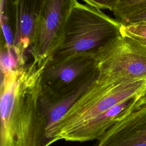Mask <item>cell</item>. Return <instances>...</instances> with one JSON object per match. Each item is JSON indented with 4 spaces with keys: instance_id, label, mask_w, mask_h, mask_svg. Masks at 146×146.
Listing matches in <instances>:
<instances>
[{
    "instance_id": "1",
    "label": "cell",
    "mask_w": 146,
    "mask_h": 146,
    "mask_svg": "<svg viewBox=\"0 0 146 146\" xmlns=\"http://www.w3.org/2000/svg\"><path fill=\"white\" fill-rule=\"evenodd\" d=\"M145 90L146 80L120 81L99 74L59 121L55 142L99 140L135 107Z\"/></svg>"
},
{
    "instance_id": "2",
    "label": "cell",
    "mask_w": 146,
    "mask_h": 146,
    "mask_svg": "<svg viewBox=\"0 0 146 146\" xmlns=\"http://www.w3.org/2000/svg\"><path fill=\"white\" fill-rule=\"evenodd\" d=\"M32 60L2 72L0 146H44L40 81L47 61Z\"/></svg>"
},
{
    "instance_id": "3",
    "label": "cell",
    "mask_w": 146,
    "mask_h": 146,
    "mask_svg": "<svg viewBox=\"0 0 146 146\" xmlns=\"http://www.w3.org/2000/svg\"><path fill=\"white\" fill-rule=\"evenodd\" d=\"M121 25L101 10L75 0L60 45L48 58L58 62L79 55L96 57L121 33Z\"/></svg>"
},
{
    "instance_id": "4",
    "label": "cell",
    "mask_w": 146,
    "mask_h": 146,
    "mask_svg": "<svg viewBox=\"0 0 146 146\" xmlns=\"http://www.w3.org/2000/svg\"><path fill=\"white\" fill-rule=\"evenodd\" d=\"M98 75L94 55H76L58 62L48 58L41 77L40 97L51 100L68 96Z\"/></svg>"
},
{
    "instance_id": "5",
    "label": "cell",
    "mask_w": 146,
    "mask_h": 146,
    "mask_svg": "<svg viewBox=\"0 0 146 146\" xmlns=\"http://www.w3.org/2000/svg\"><path fill=\"white\" fill-rule=\"evenodd\" d=\"M101 76L114 80H146V47L120 33L96 55Z\"/></svg>"
},
{
    "instance_id": "6",
    "label": "cell",
    "mask_w": 146,
    "mask_h": 146,
    "mask_svg": "<svg viewBox=\"0 0 146 146\" xmlns=\"http://www.w3.org/2000/svg\"><path fill=\"white\" fill-rule=\"evenodd\" d=\"M75 0H42L29 54L33 60L48 59L60 45Z\"/></svg>"
},
{
    "instance_id": "7",
    "label": "cell",
    "mask_w": 146,
    "mask_h": 146,
    "mask_svg": "<svg viewBox=\"0 0 146 146\" xmlns=\"http://www.w3.org/2000/svg\"><path fill=\"white\" fill-rule=\"evenodd\" d=\"M95 146H146V103H137L107 130Z\"/></svg>"
},
{
    "instance_id": "8",
    "label": "cell",
    "mask_w": 146,
    "mask_h": 146,
    "mask_svg": "<svg viewBox=\"0 0 146 146\" xmlns=\"http://www.w3.org/2000/svg\"><path fill=\"white\" fill-rule=\"evenodd\" d=\"M42 0H15V35L13 51L19 66L27 63Z\"/></svg>"
},
{
    "instance_id": "9",
    "label": "cell",
    "mask_w": 146,
    "mask_h": 146,
    "mask_svg": "<svg viewBox=\"0 0 146 146\" xmlns=\"http://www.w3.org/2000/svg\"><path fill=\"white\" fill-rule=\"evenodd\" d=\"M92 82L85 84L68 96L57 99L47 100L40 95V107L45 123L44 146H49L55 142L56 129L59 121Z\"/></svg>"
},
{
    "instance_id": "10",
    "label": "cell",
    "mask_w": 146,
    "mask_h": 146,
    "mask_svg": "<svg viewBox=\"0 0 146 146\" xmlns=\"http://www.w3.org/2000/svg\"><path fill=\"white\" fill-rule=\"evenodd\" d=\"M1 23L3 37L1 46L13 50L15 35V0H1Z\"/></svg>"
},
{
    "instance_id": "11",
    "label": "cell",
    "mask_w": 146,
    "mask_h": 146,
    "mask_svg": "<svg viewBox=\"0 0 146 146\" xmlns=\"http://www.w3.org/2000/svg\"><path fill=\"white\" fill-rule=\"evenodd\" d=\"M146 9V0H118L112 11L116 19L121 25L135 13Z\"/></svg>"
},
{
    "instance_id": "12",
    "label": "cell",
    "mask_w": 146,
    "mask_h": 146,
    "mask_svg": "<svg viewBox=\"0 0 146 146\" xmlns=\"http://www.w3.org/2000/svg\"><path fill=\"white\" fill-rule=\"evenodd\" d=\"M121 33L146 47V24L137 23L126 26L121 25Z\"/></svg>"
},
{
    "instance_id": "13",
    "label": "cell",
    "mask_w": 146,
    "mask_h": 146,
    "mask_svg": "<svg viewBox=\"0 0 146 146\" xmlns=\"http://www.w3.org/2000/svg\"><path fill=\"white\" fill-rule=\"evenodd\" d=\"M86 4L99 10H108L112 12L118 0H82Z\"/></svg>"
},
{
    "instance_id": "14",
    "label": "cell",
    "mask_w": 146,
    "mask_h": 146,
    "mask_svg": "<svg viewBox=\"0 0 146 146\" xmlns=\"http://www.w3.org/2000/svg\"><path fill=\"white\" fill-rule=\"evenodd\" d=\"M144 22H146V9L138 11L130 16L123 22V23L121 24V25L126 26L140 23Z\"/></svg>"
},
{
    "instance_id": "15",
    "label": "cell",
    "mask_w": 146,
    "mask_h": 146,
    "mask_svg": "<svg viewBox=\"0 0 146 146\" xmlns=\"http://www.w3.org/2000/svg\"><path fill=\"white\" fill-rule=\"evenodd\" d=\"M138 103L139 104H145L146 103V90L142 94L139 100Z\"/></svg>"
},
{
    "instance_id": "16",
    "label": "cell",
    "mask_w": 146,
    "mask_h": 146,
    "mask_svg": "<svg viewBox=\"0 0 146 146\" xmlns=\"http://www.w3.org/2000/svg\"><path fill=\"white\" fill-rule=\"evenodd\" d=\"M144 23V24H146V22H142V23Z\"/></svg>"
}]
</instances>
